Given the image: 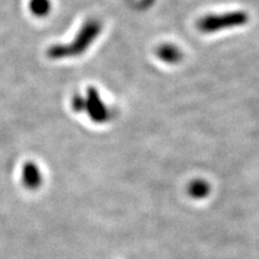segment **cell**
<instances>
[{"mask_svg":"<svg viewBox=\"0 0 259 259\" xmlns=\"http://www.w3.org/2000/svg\"><path fill=\"white\" fill-rule=\"evenodd\" d=\"M102 31V24L96 20L88 21L67 45H55L48 50V56L53 60L75 58L84 53Z\"/></svg>","mask_w":259,"mask_h":259,"instance_id":"6da1fadb","label":"cell"},{"mask_svg":"<svg viewBox=\"0 0 259 259\" xmlns=\"http://www.w3.org/2000/svg\"><path fill=\"white\" fill-rule=\"evenodd\" d=\"M248 16L243 11H234L224 14H210L202 18L198 22V28L203 32H214L244 25Z\"/></svg>","mask_w":259,"mask_h":259,"instance_id":"7a4b0ae2","label":"cell"},{"mask_svg":"<svg viewBox=\"0 0 259 259\" xmlns=\"http://www.w3.org/2000/svg\"><path fill=\"white\" fill-rule=\"evenodd\" d=\"M82 112L85 113L92 122L97 124L107 122L111 117V112L101 99L99 91L92 87L88 89L85 96H83Z\"/></svg>","mask_w":259,"mask_h":259,"instance_id":"3957f363","label":"cell"},{"mask_svg":"<svg viewBox=\"0 0 259 259\" xmlns=\"http://www.w3.org/2000/svg\"><path fill=\"white\" fill-rule=\"evenodd\" d=\"M22 183L29 190H36L42 184V174L34 162H26L22 168Z\"/></svg>","mask_w":259,"mask_h":259,"instance_id":"277c9868","label":"cell"},{"mask_svg":"<svg viewBox=\"0 0 259 259\" xmlns=\"http://www.w3.org/2000/svg\"><path fill=\"white\" fill-rule=\"evenodd\" d=\"M157 55L161 61L167 64H176L181 61L182 53L173 45H162L158 48Z\"/></svg>","mask_w":259,"mask_h":259,"instance_id":"5b68a950","label":"cell"},{"mask_svg":"<svg viewBox=\"0 0 259 259\" xmlns=\"http://www.w3.org/2000/svg\"><path fill=\"white\" fill-rule=\"evenodd\" d=\"M188 193L193 199H204L210 192V186L204 180H194L188 186Z\"/></svg>","mask_w":259,"mask_h":259,"instance_id":"8992f818","label":"cell"},{"mask_svg":"<svg viewBox=\"0 0 259 259\" xmlns=\"http://www.w3.org/2000/svg\"><path fill=\"white\" fill-rule=\"evenodd\" d=\"M29 9L32 14L41 18L51 11V2L50 0H30Z\"/></svg>","mask_w":259,"mask_h":259,"instance_id":"52a82bcc","label":"cell"},{"mask_svg":"<svg viewBox=\"0 0 259 259\" xmlns=\"http://www.w3.org/2000/svg\"><path fill=\"white\" fill-rule=\"evenodd\" d=\"M152 3H153V0H143V2H142V6H143V7H148V6H150Z\"/></svg>","mask_w":259,"mask_h":259,"instance_id":"ba28073f","label":"cell"}]
</instances>
